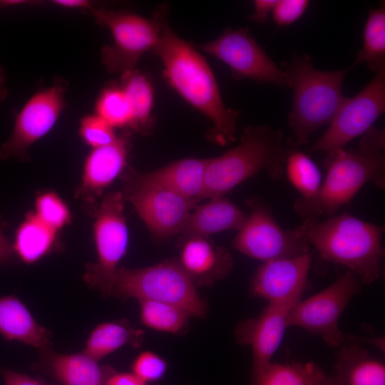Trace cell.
Masks as SVG:
<instances>
[{"mask_svg": "<svg viewBox=\"0 0 385 385\" xmlns=\"http://www.w3.org/2000/svg\"><path fill=\"white\" fill-rule=\"evenodd\" d=\"M152 51L160 59L170 86L212 123V139L220 145L235 141L238 112L224 104L216 78L204 57L169 26L167 9L159 39Z\"/></svg>", "mask_w": 385, "mask_h": 385, "instance_id": "1", "label": "cell"}, {"mask_svg": "<svg viewBox=\"0 0 385 385\" xmlns=\"http://www.w3.org/2000/svg\"><path fill=\"white\" fill-rule=\"evenodd\" d=\"M385 130L372 126L360 136L355 149H340L327 154L326 177L317 195L297 199L294 207L304 221L333 216L366 184L385 187Z\"/></svg>", "mask_w": 385, "mask_h": 385, "instance_id": "2", "label": "cell"}, {"mask_svg": "<svg viewBox=\"0 0 385 385\" xmlns=\"http://www.w3.org/2000/svg\"><path fill=\"white\" fill-rule=\"evenodd\" d=\"M299 227L322 259L347 267L361 284L379 277L384 257V225L344 212L322 222L304 221Z\"/></svg>", "mask_w": 385, "mask_h": 385, "instance_id": "3", "label": "cell"}, {"mask_svg": "<svg viewBox=\"0 0 385 385\" xmlns=\"http://www.w3.org/2000/svg\"><path fill=\"white\" fill-rule=\"evenodd\" d=\"M289 148L280 129L266 125L245 127L238 145L207 158L202 199L222 197L262 171L273 180L281 178Z\"/></svg>", "mask_w": 385, "mask_h": 385, "instance_id": "4", "label": "cell"}, {"mask_svg": "<svg viewBox=\"0 0 385 385\" xmlns=\"http://www.w3.org/2000/svg\"><path fill=\"white\" fill-rule=\"evenodd\" d=\"M352 68L318 70L309 55L293 54L290 61L282 63L294 91L288 120L297 145L306 144L314 130L332 122L346 98L342 93L343 82Z\"/></svg>", "mask_w": 385, "mask_h": 385, "instance_id": "5", "label": "cell"}, {"mask_svg": "<svg viewBox=\"0 0 385 385\" xmlns=\"http://www.w3.org/2000/svg\"><path fill=\"white\" fill-rule=\"evenodd\" d=\"M197 288L173 260L143 268L118 267L108 295L123 300L135 298L167 302L184 309L191 316L202 318L207 306Z\"/></svg>", "mask_w": 385, "mask_h": 385, "instance_id": "6", "label": "cell"}, {"mask_svg": "<svg viewBox=\"0 0 385 385\" xmlns=\"http://www.w3.org/2000/svg\"><path fill=\"white\" fill-rule=\"evenodd\" d=\"M166 9L165 6L160 7L153 19L95 6L90 10L97 24L108 29L113 37V43L105 46L101 51V62L109 73L121 76L135 69L141 56L154 48Z\"/></svg>", "mask_w": 385, "mask_h": 385, "instance_id": "7", "label": "cell"}, {"mask_svg": "<svg viewBox=\"0 0 385 385\" xmlns=\"http://www.w3.org/2000/svg\"><path fill=\"white\" fill-rule=\"evenodd\" d=\"M123 178L125 200L131 202L155 239L163 240L180 233L196 202L145 173L130 169Z\"/></svg>", "mask_w": 385, "mask_h": 385, "instance_id": "8", "label": "cell"}, {"mask_svg": "<svg viewBox=\"0 0 385 385\" xmlns=\"http://www.w3.org/2000/svg\"><path fill=\"white\" fill-rule=\"evenodd\" d=\"M246 204L251 212L232 242L235 249L263 262L309 252V245L299 226L283 229L260 198H250Z\"/></svg>", "mask_w": 385, "mask_h": 385, "instance_id": "9", "label": "cell"}, {"mask_svg": "<svg viewBox=\"0 0 385 385\" xmlns=\"http://www.w3.org/2000/svg\"><path fill=\"white\" fill-rule=\"evenodd\" d=\"M122 192H109L95 210L93 235L98 259L86 265L84 281L108 295L120 260L128 245V230L124 215Z\"/></svg>", "mask_w": 385, "mask_h": 385, "instance_id": "10", "label": "cell"}, {"mask_svg": "<svg viewBox=\"0 0 385 385\" xmlns=\"http://www.w3.org/2000/svg\"><path fill=\"white\" fill-rule=\"evenodd\" d=\"M361 286L359 279L346 271L331 285L292 307L287 317V328H302L319 336L329 346L339 347L345 337L339 327V318Z\"/></svg>", "mask_w": 385, "mask_h": 385, "instance_id": "11", "label": "cell"}, {"mask_svg": "<svg viewBox=\"0 0 385 385\" xmlns=\"http://www.w3.org/2000/svg\"><path fill=\"white\" fill-rule=\"evenodd\" d=\"M385 111V68L359 93L346 98L328 129L311 146V152L329 154L344 148L354 138L361 136L374 126Z\"/></svg>", "mask_w": 385, "mask_h": 385, "instance_id": "12", "label": "cell"}, {"mask_svg": "<svg viewBox=\"0 0 385 385\" xmlns=\"http://www.w3.org/2000/svg\"><path fill=\"white\" fill-rule=\"evenodd\" d=\"M67 83L57 78L34 93L16 116L10 137L0 146V160L28 158L29 148L55 125L65 107Z\"/></svg>", "mask_w": 385, "mask_h": 385, "instance_id": "13", "label": "cell"}, {"mask_svg": "<svg viewBox=\"0 0 385 385\" xmlns=\"http://www.w3.org/2000/svg\"><path fill=\"white\" fill-rule=\"evenodd\" d=\"M197 47L225 63L238 79L290 88L284 71L268 56L247 29H227L217 38Z\"/></svg>", "mask_w": 385, "mask_h": 385, "instance_id": "14", "label": "cell"}, {"mask_svg": "<svg viewBox=\"0 0 385 385\" xmlns=\"http://www.w3.org/2000/svg\"><path fill=\"white\" fill-rule=\"evenodd\" d=\"M311 264L309 252L264 262L252 278L250 295L291 309L302 300L307 287Z\"/></svg>", "mask_w": 385, "mask_h": 385, "instance_id": "15", "label": "cell"}, {"mask_svg": "<svg viewBox=\"0 0 385 385\" xmlns=\"http://www.w3.org/2000/svg\"><path fill=\"white\" fill-rule=\"evenodd\" d=\"M289 311L287 307L268 304L257 317L238 324L235 330L237 342L250 345L252 351V384L270 364L279 347L287 329Z\"/></svg>", "mask_w": 385, "mask_h": 385, "instance_id": "16", "label": "cell"}, {"mask_svg": "<svg viewBox=\"0 0 385 385\" xmlns=\"http://www.w3.org/2000/svg\"><path fill=\"white\" fill-rule=\"evenodd\" d=\"M129 141V134L124 132L113 143L91 150L84 162L76 197L93 204L123 174L127 165Z\"/></svg>", "mask_w": 385, "mask_h": 385, "instance_id": "17", "label": "cell"}, {"mask_svg": "<svg viewBox=\"0 0 385 385\" xmlns=\"http://www.w3.org/2000/svg\"><path fill=\"white\" fill-rule=\"evenodd\" d=\"M175 260L197 287L210 286L224 279L234 265L229 250L203 237L182 240L180 255Z\"/></svg>", "mask_w": 385, "mask_h": 385, "instance_id": "18", "label": "cell"}, {"mask_svg": "<svg viewBox=\"0 0 385 385\" xmlns=\"http://www.w3.org/2000/svg\"><path fill=\"white\" fill-rule=\"evenodd\" d=\"M335 352L334 380L338 385H385V365L361 344L344 337Z\"/></svg>", "mask_w": 385, "mask_h": 385, "instance_id": "19", "label": "cell"}, {"mask_svg": "<svg viewBox=\"0 0 385 385\" xmlns=\"http://www.w3.org/2000/svg\"><path fill=\"white\" fill-rule=\"evenodd\" d=\"M245 217L242 210L224 196L213 197L203 205L195 206L179 234L183 240L208 237L225 230H239Z\"/></svg>", "mask_w": 385, "mask_h": 385, "instance_id": "20", "label": "cell"}, {"mask_svg": "<svg viewBox=\"0 0 385 385\" xmlns=\"http://www.w3.org/2000/svg\"><path fill=\"white\" fill-rule=\"evenodd\" d=\"M41 350L46 369L60 385H105L115 372L111 366L99 365L83 352L63 354L48 348Z\"/></svg>", "mask_w": 385, "mask_h": 385, "instance_id": "21", "label": "cell"}, {"mask_svg": "<svg viewBox=\"0 0 385 385\" xmlns=\"http://www.w3.org/2000/svg\"><path fill=\"white\" fill-rule=\"evenodd\" d=\"M0 334L41 349L48 348L51 334L34 319L26 306L16 297H0Z\"/></svg>", "mask_w": 385, "mask_h": 385, "instance_id": "22", "label": "cell"}, {"mask_svg": "<svg viewBox=\"0 0 385 385\" xmlns=\"http://www.w3.org/2000/svg\"><path fill=\"white\" fill-rule=\"evenodd\" d=\"M207 158H183L145 173L151 180L197 203L202 200Z\"/></svg>", "mask_w": 385, "mask_h": 385, "instance_id": "23", "label": "cell"}, {"mask_svg": "<svg viewBox=\"0 0 385 385\" xmlns=\"http://www.w3.org/2000/svg\"><path fill=\"white\" fill-rule=\"evenodd\" d=\"M57 232L30 212L16 231L14 254L26 264L36 262L56 248Z\"/></svg>", "mask_w": 385, "mask_h": 385, "instance_id": "24", "label": "cell"}, {"mask_svg": "<svg viewBox=\"0 0 385 385\" xmlns=\"http://www.w3.org/2000/svg\"><path fill=\"white\" fill-rule=\"evenodd\" d=\"M120 86L128 98L131 115V129L148 133L152 126L151 112L153 107V88L149 79L134 69L121 75Z\"/></svg>", "mask_w": 385, "mask_h": 385, "instance_id": "25", "label": "cell"}, {"mask_svg": "<svg viewBox=\"0 0 385 385\" xmlns=\"http://www.w3.org/2000/svg\"><path fill=\"white\" fill-rule=\"evenodd\" d=\"M142 336L123 322L101 323L91 332L83 352L99 361L127 344L138 345Z\"/></svg>", "mask_w": 385, "mask_h": 385, "instance_id": "26", "label": "cell"}, {"mask_svg": "<svg viewBox=\"0 0 385 385\" xmlns=\"http://www.w3.org/2000/svg\"><path fill=\"white\" fill-rule=\"evenodd\" d=\"M327 376L314 362H270L252 385H322Z\"/></svg>", "mask_w": 385, "mask_h": 385, "instance_id": "27", "label": "cell"}, {"mask_svg": "<svg viewBox=\"0 0 385 385\" xmlns=\"http://www.w3.org/2000/svg\"><path fill=\"white\" fill-rule=\"evenodd\" d=\"M284 174L302 200L314 197L322 186V173L316 163L291 145L284 161Z\"/></svg>", "mask_w": 385, "mask_h": 385, "instance_id": "28", "label": "cell"}, {"mask_svg": "<svg viewBox=\"0 0 385 385\" xmlns=\"http://www.w3.org/2000/svg\"><path fill=\"white\" fill-rule=\"evenodd\" d=\"M365 63L369 68L377 72L385 68V7L371 9L363 35V46L357 53L354 66Z\"/></svg>", "mask_w": 385, "mask_h": 385, "instance_id": "29", "label": "cell"}, {"mask_svg": "<svg viewBox=\"0 0 385 385\" xmlns=\"http://www.w3.org/2000/svg\"><path fill=\"white\" fill-rule=\"evenodd\" d=\"M141 322L159 332L177 334L188 324L191 315L184 309L167 302L140 300Z\"/></svg>", "mask_w": 385, "mask_h": 385, "instance_id": "30", "label": "cell"}, {"mask_svg": "<svg viewBox=\"0 0 385 385\" xmlns=\"http://www.w3.org/2000/svg\"><path fill=\"white\" fill-rule=\"evenodd\" d=\"M97 115L114 128L132 127V115L126 94L119 85H111L99 93L95 104Z\"/></svg>", "mask_w": 385, "mask_h": 385, "instance_id": "31", "label": "cell"}, {"mask_svg": "<svg viewBox=\"0 0 385 385\" xmlns=\"http://www.w3.org/2000/svg\"><path fill=\"white\" fill-rule=\"evenodd\" d=\"M35 215L44 224L58 232L71 221V212L63 200L53 192L39 195L35 202Z\"/></svg>", "mask_w": 385, "mask_h": 385, "instance_id": "32", "label": "cell"}, {"mask_svg": "<svg viewBox=\"0 0 385 385\" xmlns=\"http://www.w3.org/2000/svg\"><path fill=\"white\" fill-rule=\"evenodd\" d=\"M79 133L82 140L92 149L107 145L117 138L115 128L96 114L82 118Z\"/></svg>", "mask_w": 385, "mask_h": 385, "instance_id": "33", "label": "cell"}, {"mask_svg": "<svg viewBox=\"0 0 385 385\" xmlns=\"http://www.w3.org/2000/svg\"><path fill=\"white\" fill-rule=\"evenodd\" d=\"M132 371L134 374L146 383L158 381L167 371L165 359L152 351L140 353L133 361Z\"/></svg>", "mask_w": 385, "mask_h": 385, "instance_id": "34", "label": "cell"}, {"mask_svg": "<svg viewBox=\"0 0 385 385\" xmlns=\"http://www.w3.org/2000/svg\"><path fill=\"white\" fill-rule=\"evenodd\" d=\"M307 0H277L272 16L278 26H287L297 21L305 12Z\"/></svg>", "mask_w": 385, "mask_h": 385, "instance_id": "35", "label": "cell"}, {"mask_svg": "<svg viewBox=\"0 0 385 385\" xmlns=\"http://www.w3.org/2000/svg\"><path fill=\"white\" fill-rule=\"evenodd\" d=\"M5 385H47L37 379L10 369H2Z\"/></svg>", "mask_w": 385, "mask_h": 385, "instance_id": "36", "label": "cell"}, {"mask_svg": "<svg viewBox=\"0 0 385 385\" xmlns=\"http://www.w3.org/2000/svg\"><path fill=\"white\" fill-rule=\"evenodd\" d=\"M277 0H255L254 12L250 16V21L263 24L267 21L269 14L272 11Z\"/></svg>", "mask_w": 385, "mask_h": 385, "instance_id": "37", "label": "cell"}, {"mask_svg": "<svg viewBox=\"0 0 385 385\" xmlns=\"http://www.w3.org/2000/svg\"><path fill=\"white\" fill-rule=\"evenodd\" d=\"M105 385H148V383L132 373L114 372L106 381Z\"/></svg>", "mask_w": 385, "mask_h": 385, "instance_id": "38", "label": "cell"}, {"mask_svg": "<svg viewBox=\"0 0 385 385\" xmlns=\"http://www.w3.org/2000/svg\"><path fill=\"white\" fill-rule=\"evenodd\" d=\"M52 4L67 9H78L84 12H89L94 5L87 0H53L50 1Z\"/></svg>", "mask_w": 385, "mask_h": 385, "instance_id": "39", "label": "cell"}, {"mask_svg": "<svg viewBox=\"0 0 385 385\" xmlns=\"http://www.w3.org/2000/svg\"><path fill=\"white\" fill-rule=\"evenodd\" d=\"M14 252L12 245L6 237L3 228L0 225V265L11 261Z\"/></svg>", "mask_w": 385, "mask_h": 385, "instance_id": "40", "label": "cell"}, {"mask_svg": "<svg viewBox=\"0 0 385 385\" xmlns=\"http://www.w3.org/2000/svg\"><path fill=\"white\" fill-rule=\"evenodd\" d=\"M41 4L38 1L28 0H0V10L9 7L21 6L26 5H38Z\"/></svg>", "mask_w": 385, "mask_h": 385, "instance_id": "41", "label": "cell"}, {"mask_svg": "<svg viewBox=\"0 0 385 385\" xmlns=\"http://www.w3.org/2000/svg\"><path fill=\"white\" fill-rule=\"evenodd\" d=\"M6 75L0 65V102L4 101L9 95L8 89L5 85Z\"/></svg>", "mask_w": 385, "mask_h": 385, "instance_id": "42", "label": "cell"}, {"mask_svg": "<svg viewBox=\"0 0 385 385\" xmlns=\"http://www.w3.org/2000/svg\"><path fill=\"white\" fill-rule=\"evenodd\" d=\"M322 385H338L332 376H327Z\"/></svg>", "mask_w": 385, "mask_h": 385, "instance_id": "43", "label": "cell"}]
</instances>
